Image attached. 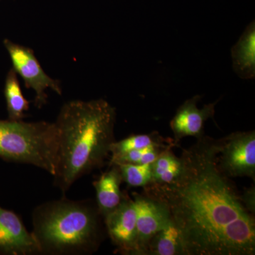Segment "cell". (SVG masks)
Masks as SVG:
<instances>
[{
  "instance_id": "obj_1",
  "label": "cell",
  "mask_w": 255,
  "mask_h": 255,
  "mask_svg": "<svg viewBox=\"0 0 255 255\" xmlns=\"http://www.w3.org/2000/svg\"><path fill=\"white\" fill-rule=\"evenodd\" d=\"M218 140L204 135L183 149L182 168L144 193L162 203L182 237L184 255H255V221L217 162Z\"/></svg>"
},
{
  "instance_id": "obj_2",
  "label": "cell",
  "mask_w": 255,
  "mask_h": 255,
  "mask_svg": "<svg viewBox=\"0 0 255 255\" xmlns=\"http://www.w3.org/2000/svg\"><path fill=\"white\" fill-rule=\"evenodd\" d=\"M116 109L102 99L73 100L62 107L54 122L58 154L53 184L63 194L80 178L101 168L115 141Z\"/></svg>"
},
{
  "instance_id": "obj_3",
  "label": "cell",
  "mask_w": 255,
  "mask_h": 255,
  "mask_svg": "<svg viewBox=\"0 0 255 255\" xmlns=\"http://www.w3.org/2000/svg\"><path fill=\"white\" fill-rule=\"evenodd\" d=\"M32 234L41 255H89L98 251L106 232L103 216L92 199L62 197L36 206Z\"/></svg>"
},
{
  "instance_id": "obj_4",
  "label": "cell",
  "mask_w": 255,
  "mask_h": 255,
  "mask_svg": "<svg viewBox=\"0 0 255 255\" xmlns=\"http://www.w3.org/2000/svg\"><path fill=\"white\" fill-rule=\"evenodd\" d=\"M58 131L55 123L0 120V157L31 164L52 176L56 169Z\"/></svg>"
},
{
  "instance_id": "obj_5",
  "label": "cell",
  "mask_w": 255,
  "mask_h": 255,
  "mask_svg": "<svg viewBox=\"0 0 255 255\" xmlns=\"http://www.w3.org/2000/svg\"><path fill=\"white\" fill-rule=\"evenodd\" d=\"M218 140L217 162L228 177L255 179V132H236Z\"/></svg>"
},
{
  "instance_id": "obj_6",
  "label": "cell",
  "mask_w": 255,
  "mask_h": 255,
  "mask_svg": "<svg viewBox=\"0 0 255 255\" xmlns=\"http://www.w3.org/2000/svg\"><path fill=\"white\" fill-rule=\"evenodd\" d=\"M4 43L11 58L14 71L23 79L26 88L31 89L36 94L35 107L41 109L46 105L47 89L53 90L58 95H62L60 82L45 73L31 48L16 44L8 39L4 40Z\"/></svg>"
},
{
  "instance_id": "obj_7",
  "label": "cell",
  "mask_w": 255,
  "mask_h": 255,
  "mask_svg": "<svg viewBox=\"0 0 255 255\" xmlns=\"http://www.w3.org/2000/svg\"><path fill=\"white\" fill-rule=\"evenodd\" d=\"M136 219L135 204L127 194L120 204L104 218L106 232L120 254L137 255Z\"/></svg>"
},
{
  "instance_id": "obj_8",
  "label": "cell",
  "mask_w": 255,
  "mask_h": 255,
  "mask_svg": "<svg viewBox=\"0 0 255 255\" xmlns=\"http://www.w3.org/2000/svg\"><path fill=\"white\" fill-rule=\"evenodd\" d=\"M132 196L137 213V255H144L149 241L168 224L170 215L162 203L145 193H132Z\"/></svg>"
},
{
  "instance_id": "obj_9",
  "label": "cell",
  "mask_w": 255,
  "mask_h": 255,
  "mask_svg": "<svg viewBox=\"0 0 255 255\" xmlns=\"http://www.w3.org/2000/svg\"><path fill=\"white\" fill-rule=\"evenodd\" d=\"M0 255H41L33 234L14 211L0 206Z\"/></svg>"
},
{
  "instance_id": "obj_10",
  "label": "cell",
  "mask_w": 255,
  "mask_h": 255,
  "mask_svg": "<svg viewBox=\"0 0 255 255\" xmlns=\"http://www.w3.org/2000/svg\"><path fill=\"white\" fill-rule=\"evenodd\" d=\"M201 96L196 95L189 99L178 109L170 122V128L174 133V142L177 145L179 140L187 136L200 139L205 135L204 126L208 119L213 118L215 114V103L197 107Z\"/></svg>"
},
{
  "instance_id": "obj_11",
  "label": "cell",
  "mask_w": 255,
  "mask_h": 255,
  "mask_svg": "<svg viewBox=\"0 0 255 255\" xmlns=\"http://www.w3.org/2000/svg\"><path fill=\"white\" fill-rule=\"evenodd\" d=\"M110 168L93 182L96 191V203L101 215L105 218L122 202L124 194L121 191L122 174L118 166Z\"/></svg>"
},
{
  "instance_id": "obj_12",
  "label": "cell",
  "mask_w": 255,
  "mask_h": 255,
  "mask_svg": "<svg viewBox=\"0 0 255 255\" xmlns=\"http://www.w3.org/2000/svg\"><path fill=\"white\" fill-rule=\"evenodd\" d=\"M233 66L238 76L252 80L255 76V24L250 23L231 49Z\"/></svg>"
},
{
  "instance_id": "obj_13",
  "label": "cell",
  "mask_w": 255,
  "mask_h": 255,
  "mask_svg": "<svg viewBox=\"0 0 255 255\" xmlns=\"http://www.w3.org/2000/svg\"><path fill=\"white\" fill-rule=\"evenodd\" d=\"M144 255H184L180 232L172 220L149 241Z\"/></svg>"
},
{
  "instance_id": "obj_14",
  "label": "cell",
  "mask_w": 255,
  "mask_h": 255,
  "mask_svg": "<svg viewBox=\"0 0 255 255\" xmlns=\"http://www.w3.org/2000/svg\"><path fill=\"white\" fill-rule=\"evenodd\" d=\"M172 147L165 149L151 163L152 179L149 184L165 185L175 180L182 168L181 157L174 155Z\"/></svg>"
},
{
  "instance_id": "obj_15",
  "label": "cell",
  "mask_w": 255,
  "mask_h": 255,
  "mask_svg": "<svg viewBox=\"0 0 255 255\" xmlns=\"http://www.w3.org/2000/svg\"><path fill=\"white\" fill-rule=\"evenodd\" d=\"M4 95L10 120L20 121L25 118V112L29 109V102L23 95L14 69L10 70L6 77Z\"/></svg>"
},
{
  "instance_id": "obj_16",
  "label": "cell",
  "mask_w": 255,
  "mask_h": 255,
  "mask_svg": "<svg viewBox=\"0 0 255 255\" xmlns=\"http://www.w3.org/2000/svg\"><path fill=\"white\" fill-rule=\"evenodd\" d=\"M176 145L174 140H166L160 136L157 132L149 134L132 135L120 141H114L111 146L112 156L121 155L129 151L140 150L150 145Z\"/></svg>"
},
{
  "instance_id": "obj_17",
  "label": "cell",
  "mask_w": 255,
  "mask_h": 255,
  "mask_svg": "<svg viewBox=\"0 0 255 255\" xmlns=\"http://www.w3.org/2000/svg\"><path fill=\"white\" fill-rule=\"evenodd\" d=\"M174 146V145H150L140 150L129 151L121 155L112 156L110 166L122 164H151L162 151Z\"/></svg>"
},
{
  "instance_id": "obj_18",
  "label": "cell",
  "mask_w": 255,
  "mask_h": 255,
  "mask_svg": "<svg viewBox=\"0 0 255 255\" xmlns=\"http://www.w3.org/2000/svg\"><path fill=\"white\" fill-rule=\"evenodd\" d=\"M122 179L130 187H145L152 179L151 164H122L117 165Z\"/></svg>"
},
{
  "instance_id": "obj_19",
  "label": "cell",
  "mask_w": 255,
  "mask_h": 255,
  "mask_svg": "<svg viewBox=\"0 0 255 255\" xmlns=\"http://www.w3.org/2000/svg\"><path fill=\"white\" fill-rule=\"evenodd\" d=\"M241 197L243 204L246 206L247 209L251 214H255V188L251 187L247 189Z\"/></svg>"
}]
</instances>
